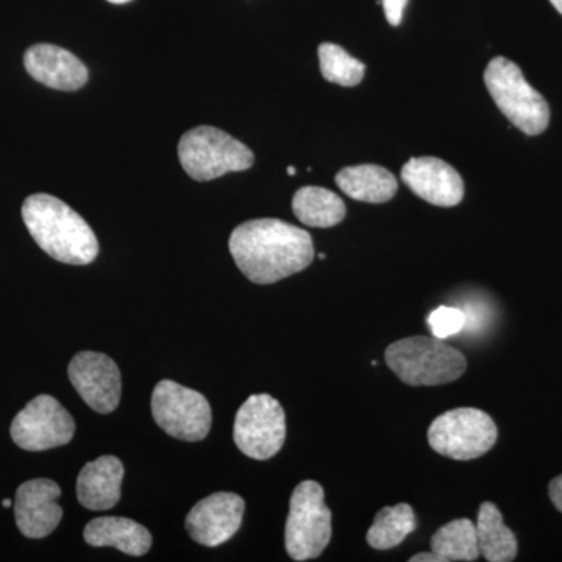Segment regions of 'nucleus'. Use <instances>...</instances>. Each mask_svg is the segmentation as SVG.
Listing matches in <instances>:
<instances>
[{
    "instance_id": "0eeeda50",
    "label": "nucleus",
    "mask_w": 562,
    "mask_h": 562,
    "mask_svg": "<svg viewBox=\"0 0 562 562\" xmlns=\"http://www.w3.org/2000/svg\"><path fill=\"white\" fill-rule=\"evenodd\" d=\"M497 425L476 408H457L436 417L428 428V443L436 453L471 461L490 452L497 442Z\"/></svg>"
},
{
    "instance_id": "9d476101",
    "label": "nucleus",
    "mask_w": 562,
    "mask_h": 562,
    "mask_svg": "<svg viewBox=\"0 0 562 562\" xmlns=\"http://www.w3.org/2000/svg\"><path fill=\"white\" fill-rule=\"evenodd\" d=\"M10 432L22 450L44 452L69 443L76 432V422L57 398L43 394L14 417Z\"/></svg>"
},
{
    "instance_id": "1a4fd4ad",
    "label": "nucleus",
    "mask_w": 562,
    "mask_h": 562,
    "mask_svg": "<svg viewBox=\"0 0 562 562\" xmlns=\"http://www.w3.org/2000/svg\"><path fill=\"white\" fill-rule=\"evenodd\" d=\"M233 439L251 460L276 457L286 439L283 406L269 394L250 395L236 413Z\"/></svg>"
},
{
    "instance_id": "dca6fc26",
    "label": "nucleus",
    "mask_w": 562,
    "mask_h": 562,
    "mask_svg": "<svg viewBox=\"0 0 562 562\" xmlns=\"http://www.w3.org/2000/svg\"><path fill=\"white\" fill-rule=\"evenodd\" d=\"M124 464L120 458H98L81 469L77 479V498L83 508L91 512H106L121 501V487L124 482Z\"/></svg>"
},
{
    "instance_id": "c85d7f7f",
    "label": "nucleus",
    "mask_w": 562,
    "mask_h": 562,
    "mask_svg": "<svg viewBox=\"0 0 562 562\" xmlns=\"http://www.w3.org/2000/svg\"><path fill=\"white\" fill-rule=\"evenodd\" d=\"M111 3H127L131 2V0H109Z\"/></svg>"
},
{
    "instance_id": "7ed1b4c3",
    "label": "nucleus",
    "mask_w": 562,
    "mask_h": 562,
    "mask_svg": "<svg viewBox=\"0 0 562 562\" xmlns=\"http://www.w3.org/2000/svg\"><path fill=\"white\" fill-rule=\"evenodd\" d=\"M384 358L391 371L409 386L452 383L468 368L460 350L435 336H413L395 341L387 347Z\"/></svg>"
},
{
    "instance_id": "a878e982",
    "label": "nucleus",
    "mask_w": 562,
    "mask_h": 562,
    "mask_svg": "<svg viewBox=\"0 0 562 562\" xmlns=\"http://www.w3.org/2000/svg\"><path fill=\"white\" fill-rule=\"evenodd\" d=\"M549 495L554 508L562 513V475L557 476V479H553L552 482H550Z\"/></svg>"
},
{
    "instance_id": "f3484780",
    "label": "nucleus",
    "mask_w": 562,
    "mask_h": 562,
    "mask_svg": "<svg viewBox=\"0 0 562 562\" xmlns=\"http://www.w3.org/2000/svg\"><path fill=\"white\" fill-rule=\"evenodd\" d=\"M83 538L92 547H113L131 557H143L151 547V535L127 517H99L85 527Z\"/></svg>"
},
{
    "instance_id": "4be33fe9",
    "label": "nucleus",
    "mask_w": 562,
    "mask_h": 562,
    "mask_svg": "<svg viewBox=\"0 0 562 562\" xmlns=\"http://www.w3.org/2000/svg\"><path fill=\"white\" fill-rule=\"evenodd\" d=\"M416 514L412 506L401 503L380 509L368 531V542L372 549L390 550L405 541L416 530Z\"/></svg>"
},
{
    "instance_id": "6e6552de",
    "label": "nucleus",
    "mask_w": 562,
    "mask_h": 562,
    "mask_svg": "<svg viewBox=\"0 0 562 562\" xmlns=\"http://www.w3.org/2000/svg\"><path fill=\"white\" fill-rule=\"evenodd\" d=\"M151 414L158 427L180 441L198 442L209 436L213 413L201 392L162 380L151 394Z\"/></svg>"
},
{
    "instance_id": "393cba45",
    "label": "nucleus",
    "mask_w": 562,
    "mask_h": 562,
    "mask_svg": "<svg viewBox=\"0 0 562 562\" xmlns=\"http://www.w3.org/2000/svg\"><path fill=\"white\" fill-rule=\"evenodd\" d=\"M384 14L392 27H397L403 21V11H405L408 0H382Z\"/></svg>"
},
{
    "instance_id": "f8f14e48",
    "label": "nucleus",
    "mask_w": 562,
    "mask_h": 562,
    "mask_svg": "<svg viewBox=\"0 0 562 562\" xmlns=\"http://www.w3.org/2000/svg\"><path fill=\"white\" fill-rule=\"evenodd\" d=\"M246 503L238 494L216 492L195 503L187 516L188 535L205 547H217L238 532Z\"/></svg>"
},
{
    "instance_id": "a211bd4d",
    "label": "nucleus",
    "mask_w": 562,
    "mask_h": 562,
    "mask_svg": "<svg viewBox=\"0 0 562 562\" xmlns=\"http://www.w3.org/2000/svg\"><path fill=\"white\" fill-rule=\"evenodd\" d=\"M336 184L355 201L384 203L397 192L394 173L376 165H358L344 168L336 176Z\"/></svg>"
},
{
    "instance_id": "7c9ffc66",
    "label": "nucleus",
    "mask_w": 562,
    "mask_h": 562,
    "mask_svg": "<svg viewBox=\"0 0 562 562\" xmlns=\"http://www.w3.org/2000/svg\"><path fill=\"white\" fill-rule=\"evenodd\" d=\"M288 173H290V176H294L295 169L290 166V168H288Z\"/></svg>"
},
{
    "instance_id": "aec40b11",
    "label": "nucleus",
    "mask_w": 562,
    "mask_h": 562,
    "mask_svg": "<svg viewBox=\"0 0 562 562\" xmlns=\"http://www.w3.org/2000/svg\"><path fill=\"white\" fill-rule=\"evenodd\" d=\"M292 211L308 227L330 228L341 224L346 217V203L330 190L305 187L295 192Z\"/></svg>"
},
{
    "instance_id": "2eb2a0df",
    "label": "nucleus",
    "mask_w": 562,
    "mask_h": 562,
    "mask_svg": "<svg viewBox=\"0 0 562 562\" xmlns=\"http://www.w3.org/2000/svg\"><path fill=\"white\" fill-rule=\"evenodd\" d=\"M24 66L33 79L52 90L77 91L88 81V69L69 50L54 44H36L25 52Z\"/></svg>"
},
{
    "instance_id": "cd10ccee",
    "label": "nucleus",
    "mask_w": 562,
    "mask_h": 562,
    "mask_svg": "<svg viewBox=\"0 0 562 562\" xmlns=\"http://www.w3.org/2000/svg\"><path fill=\"white\" fill-rule=\"evenodd\" d=\"M550 2H552L554 9L560 11V13L562 14V0H550Z\"/></svg>"
},
{
    "instance_id": "b1692460",
    "label": "nucleus",
    "mask_w": 562,
    "mask_h": 562,
    "mask_svg": "<svg viewBox=\"0 0 562 562\" xmlns=\"http://www.w3.org/2000/svg\"><path fill=\"white\" fill-rule=\"evenodd\" d=\"M465 321L468 319L462 310L453 308V306H439L427 317L428 327H430L432 336L438 339L458 335L464 328Z\"/></svg>"
},
{
    "instance_id": "423d86ee",
    "label": "nucleus",
    "mask_w": 562,
    "mask_h": 562,
    "mask_svg": "<svg viewBox=\"0 0 562 562\" xmlns=\"http://www.w3.org/2000/svg\"><path fill=\"white\" fill-rule=\"evenodd\" d=\"M331 539V512L325 505L324 487L306 480L291 495L284 528L286 552L294 561L316 560Z\"/></svg>"
},
{
    "instance_id": "f03ea898",
    "label": "nucleus",
    "mask_w": 562,
    "mask_h": 562,
    "mask_svg": "<svg viewBox=\"0 0 562 562\" xmlns=\"http://www.w3.org/2000/svg\"><path fill=\"white\" fill-rule=\"evenodd\" d=\"M22 220L32 238L54 260L65 265H90L99 243L87 221L60 199L33 194L22 205Z\"/></svg>"
},
{
    "instance_id": "412c9836",
    "label": "nucleus",
    "mask_w": 562,
    "mask_h": 562,
    "mask_svg": "<svg viewBox=\"0 0 562 562\" xmlns=\"http://www.w3.org/2000/svg\"><path fill=\"white\" fill-rule=\"evenodd\" d=\"M431 552L439 562L476 561L480 558L476 527L471 519L443 525L431 538Z\"/></svg>"
},
{
    "instance_id": "ddd939ff",
    "label": "nucleus",
    "mask_w": 562,
    "mask_h": 562,
    "mask_svg": "<svg viewBox=\"0 0 562 562\" xmlns=\"http://www.w3.org/2000/svg\"><path fill=\"white\" fill-rule=\"evenodd\" d=\"M61 490L47 479L31 480L18 487L14 517L25 538L43 539L61 522L63 509L58 505Z\"/></svg>"
},
{
    "instance_id": "39448f33",
    "label": "nucleus",
    "mask_w": 562,
    "mask_h": 562,
    "mask_svg": "<svg viewBox=\"0 0 562 562\" xmlns=\"http://www.w3.org/2000/svg\"><path fill=\"white\" fill-rule=\"evenodd\" d=\"M179 158L183 171L195 181L220 179L228 172L247 171L254 165V151L241 140L210 125L191 128L181 136Z\"/></svg>"
},
{
    "instance_id": "f257e3e1",
    "label": "nucleus",
    "mask_w": 562,
    "mask_h": 562,
    "mask_svg": "<svg viewBox=\"0 0 562 562\" xmlns=\"http://www.w3.org/2000/svg\"><path fill=\"white\" fill-rule=\"evenodd\" d=\"M228 247L239 271L257 284L277 283L314 260L312 235L280 220L244 222L233 231Z\"/></svg>"
},
{
    "instance_id": "bb28decb",
    "label": "nucleus",
    "mask_w": 562,
    "mask_h": 562,
    "mask_svg": "<svg viewBox=\"0 0 562 562\" xmlns=\"http://www.w3.org/2000/svg\"><path fill=\"white\" fill-rule=\"evenodd\" d=\"M412 562H439L438 557L435 553H417L414 554Z\"/></svg>"
},
{
    "instance_id": "6ab92c4d",
    "label": "nucleus",
    "mask_w": 562,
    "mask_h": 562,
    "mask_svg": "<svg viewBox=\"0 0 562 562\" xmlns=\"http://www.w3.org/2000/svg\"><path fill=\"white\" fill-rule=\"evenodd\" d=\"M475 527L480 557L490 562L516 560L519 549L516 535L503 522L501 509L494 503L484 502L480 506Z\"/></svg>"
},
{
    "instance_id": "5701e85b",
    "label": "nucleus",
    "mask_w": 562,
    "mask_h": 562,
    "mask_svg": "<svg viewBox=\"0 0 562 562\" xmlns=\"http://www.w3.org/2000/svg\"><path fill=\"white\" fill-rule=\"evenodd\" d=\"M319 61L324 79L339 87H357L364 77V63L351 57L349 52L344 50L338 44H321Z\"/></svg>"
},
{
    "instance_id": "c756f323",
    "label": "nucleus",
    "mask_w": 562,
    "mask_h": 562,
    "mask_svg": "<svg viewBox=\"0 0 562 562\" xmlns=\"http://www.w3.org/2000/svg\"><path fill=\"white\" fill-rule=\"evenodd\" d=\"M11 506V501H9V498H5V501H3V508H10Z\"/></svg>"
},
{
    "instance_id": "20e7f679",
    "label": "nucleus",
    "mask_w": 562,
    "mask_h": 562,
    "mask_svg": "<svg viewBox=\"0 0 562 562\" xmlns=\"http://www.w3.org/2000/svg\"><path fill=\"white\" fill-rule=\"evenodd\" d=\"M484 83L495 105L520 132L536 136L549 127V103L528 83L516 63L494 58L484 72Z\"/></svg>"
},
{
    "instance_id": "4468645a",
    "label": "nucleus",
    "mask_w": 562,
    "mask_h": 562,
    "mask_svg": "<svg viewBox=\"0 0 562 562\" xmlns=\"http://www.w3.org/2000/svg\"><path fill=\"white\" fill-rule=\"evenodd\" d=\"M406 187L436 206H457L464 198V181L449 162L435 157L412 158L402 168Z\"/></svg>"
},
{
    "instance_id": "9b49d317",
    "label": "nucleus",
    "mask_w": 562,
    "mask_h": 562,
    "mask_svg": "<svg viewBox=\"0 0 562 562\" xmlns=\"http://www.w3.org/2000/svg\"><path fill=\"white\" fill-rule=\"evenodd\" d=\"M69 380L90 408L113 413L121 401V372L116 362L98 351H80L69 364Z\"/></svg>"
}]
</instances>
